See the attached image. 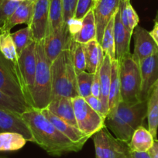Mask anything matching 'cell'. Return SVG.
<instances>
[{"label": "cell", "mask_w": 158, "mask_h": 158, "mask_svg": "<svg viewBox=\"0 0 158 158\" xmlns=\"http://www.w3.org/2000/svg\"><path fill=\"white\" fill-rule=\"evenodd\" d=\"M30 1H33V2H34L35 0H30Z\"/></svg>", "instance_id": "obj_46"}, {"label": "cell", "mask_w": 158, "mask_h": 158, "mask_svg": "<svg viewBox=\"0 0 158 158\" xmlns=\"http://www.w3.org/2000/svg\"><path fill=\"white\" fill-rule=\"evenodd\" d=\"M85 101L87 102L88 104L95 111H96L98 114L102 115L103 118L106 119V116H107V114H106V111H105L104 107L102 106V103L101 100L99 98H96V97L93 96V95H89L87 98H85Z\"/></svg>", "instance_id": "obj_38"}, {"label": "cell", "mask_w": 158, "mask_h": 158, "mask_svg": "<svg viewBox=\"0 0 158 158\" xmlns=\"http://www.w3.org/2000/svg\"><path fill=\"white\" fill-rule=\"evenodd\" d=\"M92 136L95 158H131L129 144L112 136L106 127Z\"/></svg>", "instance_id": "obj_7"}, {"label": "cell", "mask_w": 158, "mask_h": 158, "mask_svg": "<svg viewBox=\"0 0 158 158\" xmlns=\"http://www.w3.org/2000/svg\"><path fill=\"white\" fill-rule=\"evenodd\" d=\"M92 95L99 98L101 96V85H100V77H99V68L97 70L96 72L94 74L93 81L92 85Z\"/></svg>", "instance_id": "obj_39"}, {"label": "cell", "mask_w": 158, "mask_h": 158, "mask_svg": "<svg viewBox=\"0 0 158 158\" xmlns=\"http://www.w3.org/2000/svg\"><path fill=\"white\" fill-rule=\"evenodd\" d=\"M94 74H90L86 71L77 74V89L79 96L85 98L92 95V85Z\"/></svg>", "instance_id": "obj_34"}, {"label": "cell", "mask_w": 158, "mask_h": 158, "mask_svg": "<svg viewBox=\"0 0 158 158\" xmlns=\"http://www.w3.org/2000/svg\"><path fill=\"white\" fill-rule=\"evenodd\" d=\"M154 141L155 139L148 129L141 126L135 130L128 144L131 151L148 152Z\"/></svg>", "instance_id": "obj_22"}, {"label": "cell", "mask_w": 158, "mask_h": 158, "mask_svg": "<svg viewBox=\"0 0 158 158\" xmlns=\"http://www.w3.org/2000/svg\"><path fill=\"white\" fill-rule=\"evenodd\" d=\"M98 1H99V0H94V3H97V2H98Z\"/></svg>", "instance_id": "obj_45"}, {"label": "cell", "mask_w": 158, "mask_h": 158, "mask_svg": "<svg viewBox=\"0 0 158 158\" xmlns=\"http://www.w3.org/2000/svg\"><path fill=\"white\" fill-rule=\"evenodd\" d=\"M127 1H130V0H127Z\"/></svg>", "instance_id": "obj_47"}, {"label": "cell", "mask_w": 158, "mask_h": 158, "mask_svg": "<svg viewBox=\"0 0 158 158\" xmlns=\"http://www.w3.org/2000/svg\"><path fill=\"white\" fill-rule=\"evenodd\" d=\"M131 158H150L148 152H135L130 150Z\"/></svg>", "instance_id": "obj_43"}, {"label": "cell", "mask_w": 158, "mask_h": 158, "mask_svg": "<svg viewBox=\"0 0 158 158\" xmlns=\"http://www.w3.org/2000/svg\"><path fill=\"white\" fill-rule=\"evenodd\" d=\"M147 120L148 130L155 140L157 139L158 129V81L153 86L147 99Z\"/></svg>", "instance_id": "obj_23"}, {"label": "cell", "mask_w": 158, "mask_h": 158, "mask_svg": "<svg viewBox=\"0 0 158 158\" xmlns=\"http://www.w3.org/2000/svg\"><path fill=\"white\" fill-rule=\"evenodd\" d=\"M119 64V81L122 101L134 102L141 101V75L139 66L130 54Z\"/></svg>", "instance_id": "obj_5"}, {"label": "cell", "mask_w": 158, "mask_h": 158, "mask_svg": "<svg viewBox=\"0 0 158 158\" xmlns=\"http://www.w3.org/2000/svg\"><path fill=\"white\" fill-rule=\"evenodd\" d=\"M150 158H158V140L154 141L151 148L148 150Z\"/></svg>", "instance_id": "obj_42"}, {"label": "cell", "mask_w": 158, "mask_h": 158, "mask_svg": "<svg viewBox=\"0 0 158 158\" xmlns=\"http://www.w3.org/2000/svg\"><path fill=\"white\" fill-rule=\"evenodd\" d=\"M69 48L71 50L73 64H74L76 74L85 71L86 59L84 50V44L76 42L72 36Z\"/></svg>", "instance_id": "obj_30"}, {"label": "cell", "mask_w": 158, "mask_h": 158, "mask_svg": "<svg viewBox=\"0 0 158 158\" xmlns=\"http://www.w3.org/2000/svg\"><path fill=\"white\" fill-rule=\"evenodd\" d=\"M21 2L12 0H2L0 3V27H2L11 17Z\"/></svg>", "instance_id": "obj_35"}, {"label": "cell", "mask_w": 158, "mask_h": 158, "mask_svg": "<svg viewBox=\"0 0 158 158\" xmlns=\"http://www.w3.org/2000/svg\"><path fill=\"white\" fill-rule=\"evenodd\" d=\"M147 115V100L134 102L121 101L108 113L105 124L117 139L129 143L135 130L143 125Z\"/></svg>", "instance_id": "obj_2"}, {"label": "cell", "mask_w": 158, "mask_h": 158, "mask_svg": "<svg viewBox=\"0 0 158 158\" xmlns=\"http://www.w3.org/2000/svg\"><path fill=\"white\" fill-rule=\"evenodd\" d=\"M34 2L30 0H24L20 2L11 17L6 22L2 27H0V33L3 32H10V30L16 25L25 23L30 24L33 14Z\"/></svg>", "instance_id": "obj_19"}, {"label": "cell", "mask_w": 158, "mask_h": 158, "mask_svg": "<svg viewBox=\"0 0 158 158\" xmlns=\"http://www.w3.org/2000/svg\"><path fill=\"white\" fill-rule=\"evenodd\" d=\"M73 98L69 97H59L53 98L47 109L68 123L77 127L74 115Z\"/></svg>", "instance_id": "obj_18"}, {"label": "cell", "mask_w": 158, "mask_h": 158, "mask_svg": "<svg viewBox=\"0 0 158 158\" xmlns=\"http://www.w3.org/2000/svg\"><path fill=\"white\" fill-rule=\"evenodd\" d=\"M157 54H158V51H157Z\"/></svg>", "instance_id": "obj_48"}, {"label": "cell", "mask_w": 158, "mask_h": 158, "mask_svg": "<svg viewBox=\"0 0 158 158\" xmlns=\"http://www.w3.org/2000/svg\"><path fill=\"white\" fill-rule=\"evenodd\" d=\"M114 19H115V16L111 19V20L108 23L107 27L105 30L102 42L100 44L103 53L105 54H107L110 57L112 61L115 60V39H114Z\"/></svg>", "instance_id": "obj_31"}, {"label": "cell", "mask_w": 158, "mask_h": 158, "mask_svg": "<svg viewBox=\"0 0 158 158\" xmlns=\"http://www.w3.org/2000/svg\"><path fill=\"white\" fill-rule=\"evenodd\" d=\"M81 23V30L73 36L74 40L77 43L85 44L91 40H96V27L93 9L84 16Z\"/></svg>", "instance_id": "obj_25"}, {"label": "cell", "mask_w": 158, "mask_h": 158, "mask_svg": "<svg viewBox=\"0 0 158 158\" xmlns=\"http://www.w3.org/2000/svg\"><path fill=\"white\" fill-rule=\"evenodd\" d=\"M81 24H82L81 20H80V19H76L74 18H71V19H69L68 21L66 27L68 28L70 34L72 36H74V35L78 33L79 30H81Z\"/></svg>", "instance_id": "obj_40"}, {"label": "cell", "mask_w": 158, "mask_h": 158, "mask_svg": "<svg viewBox=\"0 0 158 158\" xmlns=\"http://www.w3.org/2000/svg\"><path fill=\"white\" fill-rule=\"evenodd\" d=\"M77 0H62L64 10V27L67 28V23L74 17Z\"/></svg>", "instance_id": "obj_37"}, {"label": "cell", "mask_w": 158, "mask_h": 158, "mask_svg": "<svg viewBox=\"0 0 158 158\" xmlns=\"http://www.w3.org/2000/svg\"><path fill=\"white\" fill-rule=\"evenodd\" d=\"M36 74L31 100L33 108L43 109L48 107L52 95L51 63L45 54L43 41L36 43Z\"/></svg>", "instance_id": "obj_4"}, {"label": "cell", "mask_w": 158, "mask_h": 158, "mask_svg": "<svg viewBox=\"0 0 158 158\" xmlns=\"http://www.w3.org/2000/svg\"><path fill=\"white\" fill-rule=\"evenodd\" d=\"M118 11L120 14V19L125 27L126 30L133 35L135 28L138 26L139 18L136 12L132 6L130 1L121 0L118 7Z\"/></svg>", "instance_id": "obj_27"}, {"label": "cell", "mask_w": 158, "mask_h": 158, "mask_svg": "<svg viewBox=\"0 0 158 158\" xmlns=\"http://www.w3.org/2000/svg\"><path fill=\"white\" fill-rule=\"evenodd\" d=\"M40 111L43 113V115L60 133H63L66 137H68L74 143L80 146L81 147H83V146L85 144L88 139H89V136L83 133L77 127H74V126L66 123L65 121L62 120L61 118H60L57 115L50 112L47 108L40 109Z\"/></svg>", "instance_id": "obj_16"}, {"label": "cell", "mask_w": 158, "mask_h": 158, "mask_svg": "<svg viewBox=\"0 0 158 158\" xmlns=\"http://www.w3.org/2000/svg\"><path fill=\"white\" fill-rule=\"evenodd\" d=\"M121 101L122 98L119 81V64L115 60L112 61V75L109 95V112L114 110Z\"/></svg>", "instance_id": "obj_26"}, {"label": "cell", "mask_w": 158, "mask_h": 158, "mask_svg": "<svg viewBox=\"0 0 158 158\" xmlns=\"http://www.w3.org/2000/svg\"><path fill=\"white\" fill-rule=\"evenodd\" d=\"M0 52L9 62L12 64L14 70H16L18 64L19 55L10 32H3L0 33Z\"/></svg>", "instance_id": "obj_28"}, {"label": "cell", "mask_w": 158, "mask_h": 158, "mask_svg": "<svg viewBox=\"0 0 158 158\" xmlns=\"http://www.w3.org/2000/svg\"><path fill=\"white\" fill-rule=\"evenodd\" d=\"M94 6H95L94 0H77L75 12H74L73 18L81 20L84 18V16L91 10L93 9Z\"/></svg>", "instance_id": "obj_36"}, {"label": "cell", "mask_w": 158, "mask_h": 158, "mask_svg": "<svg viewBox=\"0 0 158 158\" xmlns=\"http://www.w3.org/2000/svg\"><path fill=\"white\" fill-rule=\"evenodd\" d=\"M131 36L126 30L120 19L119 11H117L114 19V39H115V60L120 62L130 54V47Z\"/></svg>", "instance_id": "obj_17"}, {"label": "cell", "mask_w": 158, "mask_h": 158, "mask_svg": "<svg viewBox=\"0 0 158 158\" xmlns=\"http://www.w3.org/2000/svg\"><path fill=\"white\" fill-rule=\"evenodd\" d=\"M27 140L21 134L13 132L0 133V152L16 151L22 149Z\"/></svg>", "instance_id": "obj_29"}, {"label": "cell", "mask_w": 158, "mask_h": 158, "mask_svg": "<svg viewBox=\"0 0 158 158\" xmlns=\"http://www.w3.org/2000/svg\"><path fill=\"white\" fill-rule=\"evenodd\" d=\"M36 68V42H32L19 55L18 64L15 70L27 103L31 108H33L31 92L34 85Z\"/></svg>", "instance_id": "obj_6"}, {"label": "cell", "mask_w": 158, "mask_h": 158, "mask_svg": "<svg viewBox=\"0 0 158 158\" xmlns=\"http://www.w3.org/2000/svg\"><path fill=\"white\" fill-rule=\"evenodd\" d=\"M72 36L68 32V28L62 29L54 34L49 35L43 40L45 54L52 63L59 54L65 49L69 48Z\"/></svg>", "instance_id": "obj_15"}, {"label": "cell", "mask_w": 158, "mask_h": 158, "mask_svg": "<svg viewBox=\"0 0 158 158\" xmlns=\"http://www.w3.org/2000/svg\"><path fill=\"white\" fill-rule=\"evenodd\" d=\"M50 0H35L33 14L28 27L33 41L38 43L45 39L49 23Z\"/></svg>", "instance_id": "obj_10"}, {"label": "cell", "mask_w": 158, "mask_h": 158, "mask_svg": "<svg viewBox=\"0 0 158 158\" xmlns=\"http://www.w3.org/2000/svg\"><path fill=\"white\" fill-rule=\"evenodd\" d=\"M141 75L140 100L149 98L153 86L158 81V54L144 59L139 63Z\"/></svg>", "instance_id": "obj_12"}, {"label": "cell", "mask_w": 158, "mask_h": 158, "mask_svg": "<svg viewBox=\"0 0 158 158\" xmlns=\"http://www.w3.org/2000/svg\"><path fill=\"white\" fill-rule=\"evenodd\" d=\"M62 29H66L64 27V10L62 0H50L49 23L47 36L54 34Z\"/></svg>", "instance_id": "obj_24"}, {"label": "cell", "mask_w": 158, "mask_h": 158, "mask_svg": "<svg viewBox=\"0 0 158 158\" xmlns=\"http://www.w3.org/2000/svg\"><path fill=\"white\" fill-rule=\"evenodd\" d=\"M86 59V71L90 74H95L102 61L103 53L100 44L96 40H91L84 44Z\"/></svg>", "instance_id": "obj_21"}, {"label": "cell", "mask_w": 158, "mask_h": 158, "mask_svg": "<svg viewBox=\"0 0 158 158\" xmlns=\"http://www.w3.org/2000/svg\"><path fill=\"white\" fill-rule=\"evenodd\" d=\"M12 1H16V2H23L24 0H12Z\"/></svg>", "instance_id": "obj_44"}, {"label": "cell", "mask_w": 158, "mask_h": 158, "mask_svg": "<svg viewBox=\"0 0 158 158\" xmlns=\"http://www.w3.org/2000/svg\"><path fill=\"white\" fill-rule=\"evenodd\" d=\"M0 91L6 95L22 102L30 107L27 103L25 95L21 89L13 66L0 52ZM31 108V107H30Z\"/></svg>", "instance_id": "obj_9"}, {"label": "cell", "mask_w": 158, "mask_h": 158, "mask_svg": "<svg viewBox=\"0 0 158 158\" xmlns=\"http://www.w3.org/2000/svg\"><path fill=\"white\" fill-rule=\"evenodd\" d=\"M121 0H99L93 7L96 27V40L101 44L108 23L117 13Z\"/></svg>", "instance_id": "obj_11"}, {"label": "cell", "mask_w": 158, "mask_h": 158, "mask_svg": "<svg viewBox=\"0 0 158 158\" xmlns=\"http://www.w3.org/2000/svg\"><path fill=\"white\" fill-rule=\"evenodd\" d=\"M0 3H1V2H0Z\"/></svg>", "instance_id": "obj_49"}, {"label": "cell", "mask_w": 158, "mask_h": 158, "mask_svg": "<svg viewBox=\"0 0 158 158\" xmlns=\"http://www.w3.org/2000/svg\"><path fill=\"white\" fill-rule=\"evenodd\" d=\"M133 34H134L135 44L134 52L132 57L138 64L144 59L157 54L158 48L150 36V32L137 26Z\"/></svg>", "instance_id": "obj_13"}, {"label": "cell", "mask_w": 158, "mask_h": 158, "mask_svg": "<svg viewBox=\"0 0 158 158\" xmlns=\"http://www.w3.org/2000/svg\"><path fill=\"white\" fill-rule=\"evenodd\" d=\"M11 36L15 44V46H16V51H17L19 57L23 51L29 44H30L32 42H34L33 41L31 38V31L28 26H27L25 28L20 29V30L11 33Z\"/></svg>", "instance_id": "obj_33"}, {"label": "cell", "mask_w": 158, "mask_h": 158, "mask_svg": "<svg viewBox=\"0 0 158 158\" xmlns=\"http://www.w3.org/2000/svg\"><path fill=\"white\" fill-rule=\"evenodd\" d=\"M4 132L19 133L27 142L33 143L31 131L21 115L0 109V133Z\"/></svg>", "instance_id": "obj_14"}, {"label": "cell", "mask_w": 158, "mask_h": 158, "mask_svg": "<svg viewBox=\"0 0 158 158\" xmlns=\"http://www.w3.org/2000/svg\"><path fill=\"white\" fill-rule=\"evenodd\" d=\"M72 101L77 128L86 136L92 137L106 127L105 118L94 110L84 98L77 96Z\"/></svg>", "instance_id": "obj_8"}, {"label": "cell", "mask_w": 158, "mask_h": 158, "mask_svg": "<svg viewBox=\"0 0 158 158\" xmlns=\"http://www.w3.org/2000/svg\"><path fill=\"white\" fill-rule=\"evenodd\" d=\"M150 34L151 36V37L153 38V41L155 42V44H156L158 48V18L156 16V18L154 20V26H153V28L151 31L150 32Z\"/></svg>", "instance_id": "obj_41"}, {"label": "cell", "mask_w": 158, "mask_h": 158, "mask_svg": "<svg viewBox=\"0 0 158 158\" xmlns=\"http://www.w3.org/2000/svg\"><path fill=\"white\" fill-rule=\"evenodd\" d=\"M77 74L73 64L70 48L65 49L51 63L53 98L79 96L77 89Z\"/></svg>", "instance_id": "obj_3"}, {"label": "cell", "mask_w": 158, "mask_h": 158, "mask_svg": "<svg viewBox=\"0 0 158 158\" xmlns=\"http://www.w3.org/2000/svg\"><path fill=\"white\" fill-rule=\"evenodd\" d=\"M112 75V60L107 54H104L102 61L99 66L100 85H101V100L105 111L109 112V95Z\"/></svg>", "instance_id": "obj_20"}, {"label": "cell", "mask_w": 158, "mask_h": 158, "mask_svg": "<svg viewBox=\"0 0 158 158\" xmlns=\"http://www.w3.org/2000/svg\"><path fill=\"white\" fill-rule=\"evenodd\" d=\"M0 109L21 115L31 108L0 91Z\"/></svg>", "instance_id": "obj_32"}, {"label": "cell", "mask_w": 158, "mask_h": 158, "mask_svg": "<svg viewBox=\"0 0 158 158\" xmlns=\"http://www.w3.org/2000/svg\"><path fill=\"white\" fill-rule=\"evenodd\" d=\"M21 116L31 131L33 143L39 145L49 155L60 156L82 149L60 133L43 115L40 109L31 108L21 114Z\"/></svg>", "instance_id": "obj_1"}]
</instances>
